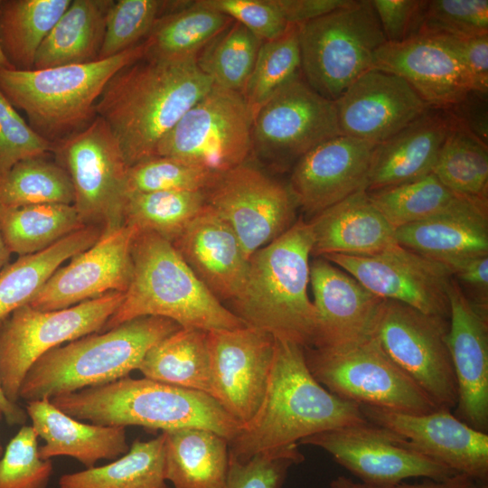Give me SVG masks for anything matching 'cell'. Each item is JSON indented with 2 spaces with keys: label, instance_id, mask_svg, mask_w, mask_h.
Listing matches in <instances>:
<instances>
[{
  "label": "cell",
  "instance_id": "34",
  "mask_svg": "<svg viewBox=\"0 0 488 488\" xmlns=\"http://www.w3.org/2000/svg\"><path fill=\"white\" fill-rule=\"evenodd\" d=\"M137 370L146 379L211 397L208 332L180 328L152 346Z\"/></svg>",
  "mask_w": 488,
  "mask_h": 488
},
{
  "label": "cell",
  "instance_id": "6",
  "mask_svg": "<svg viewBox=\"0 0 488 488\" xmlns=\"http://www.w3.org/2000/svg\"><path fill=\"white\" fill-rule=\"evenodd\" d=\"M180 328L168 318L141 316L57 346L31 366L19 398L51 399L125 378L152 346Z\"/></svg>",
  "mask_w": 488,
  "mask_h": 488
},
{
  "label": "cell",
  "instance_id": "22",
  "mask_svg": "<svg viewBox=\"0 0 488 488\" xmlns=\"http://www.w3.org/2000/svg\"><path fill=\"white\" fill-rule=\"evenodd\" d=\"M376 145L339 135L316 145L294 164L288 189L312 217L366 189Z\"/></svg>",
  "mask_w": 488,
  "mask_h": 488
},
{
  "label": "cell",
  "instance_id": "53",
  "mask_svg": "<svg viewBox=\"0 0 488 488\" xmlns=\"http://www.w3.org/2000/svg\"><path fill=\"white\" fill-rule=\"evenodd\" d=\"M433 37L455 54L470 77L473 89L488 93V33L467 38Z\"/></svg>",
  "mask_w": 488,
  "mask_h": 488
},
{
  "label": "cell",
  "instance_id": "54",
  "mask_svg": "<svg viewBox=\"0 0 488 488\" xmlns=\"http://www.w3.org/2000/svg\"><path fill=\"white\" fill-rule=\"evenodd\" d=\"M450 271L469 303L488 318V256L465 261Z\"/></svg>",
  "mask_w": 488,
  "mask_h": 488
},
{
  "label": "cell",
  "instance_id": "63",
  "mask_svg": "<svg viewBox=\"0 0 488 488\" xmlns=\"http://www.w3.org/2000/svg\"><path fill=\"white\" fill-rule=\"evenodd\" d=\"M482 488H488L487 482L482 483Z\"/></svg>",
  "mask_w": 488,
  "mask_h": 488
},
{
  "label": "cell",
  "instance_id": "28",
  "mask_svg": "<svg viewBox=\"0 0 488 488\" xmlns=\"http://www.w3.org/2000/svg\"><path fill=\"white\" fill-rule=\"evenodd\" d=\"M455 121L446 108L428 107L396 135L376 145L365 191L392 187L431 174Z\"/></svg>",
  "mask_w": 488,
  "mask_h": 488
},
{
  "label": "cell",
  "instance_id": "26",
  "mask_svg": "<svg viewBox=\"0 0 488 488\" xmlns=\"http://www.w3.org/2000/svg\"><path fill=\"white\" fill-rule=\"evenodd\" d=\"M373 69L401 77L432 108H449L474 90L457 58L433 36L386 42L375 52Z\"/></svg>",
  "mask_w": 488,
  "mask_h": 488
},
{
  "label": "cell",
  "instance_id": "57",
  "mask_svg": "<svg viewBox=\"0 0 488 488\" xmlns=\"http://www.w3.org/2000/svg\"><path fill=\"white\" fill-rule=\"evenodd\" d=\"M394 488H482V483L472 477L455 474L440 480L427 479L417 483H401Z\"/></svg>",
  "mask_w": 488,
  "mask_h": 488
},
{
  "label": "cell",
  "instance_id": "15",
  "mask_svg": "<svg viewBox=\"0 0 488 488\" xmlns=\"http://www.w3.org/2000/svg\"><path fill=\"white\" fill-rule=\"evenodd\" d=\"M204 192L249 258L296 222L297 205L288 186L247 163L217 174Z\"/></svg>",
  "mask_w": 488,
  "mask_h": 488
},
{
  "label": "cell",
  "instance_id": "49",
  "mask_svg": "<svg viewBox=\"0 0 488 488\" xmlns=\"http://www.w3.org/2000/svg\"><path fill=\"white\" fill-rule=\"evenodd\" d=\"M304 459L298 446L263 452L243 463L230 457L226 488H282L289 468Z\"/></svg>",
  "mask_w": 488,
  "mask_h": 488
},
{
  "label": "cell",
  "instance_id": "36",
  "mask_svg": "<svg viewBox=\"0 0 488 488\" xmlns=\"http://www.w3.org/2000/svg\"><path fill=\"white\" fill-rule=\"evenodd\" d=\"M232 20L201 0L179 1L162 15L144 40L145 54L159 57L197 56Z\"/></svg>",
  "mask_w": 488,
  "mask_h": 488
},
{
  "label": "cell",
  "instance_id": "37",
  "mask_svg": "<svg viewBox=\"0 0 488 488\" xmlns=\"http://www.w3.org/2000/svg\"><path fill=\"white\" fill-rule=\"evenodd\" d=\"M71 0H1L0 45L14 69H33L36 52Z\"/></svg>",
  "mask_w": 488,
  "mask_h": 488
},
{
  "label": "cell",
  "instance_id": "13",
  "mask_svg": "<svg viewBox=\"0 0 488 488\" xmlns=\"http://www.w3.org/2000/svg\"><path fill=\"white\" fill-rule=\"evenodd\" d=\"M53 153L70 178L83 224L100 227L102 234L123 226L128 165L106 122L97 116L55 144Z\"/></svg>",
  "mask_w": 488,
  "mask_h": 488
},
{
  "label": "cell",
  "instance_id": "24",
  "mask_svg": "<svg viewBox=\"0 0 488 488\" xmlns=\"http://www.w3.org/2000/svg\"><path fill=\"white\" fill-rule=\"evenodd\" d=\"M310 283L317 315L312 347L341 348L371 337L382 299L321 257L310 263Z\"/></svg>",
  "mask_w": 488,
  "mask_h": 488
},
{
  "label": "cell",
  "instance_id": "10",
  "mask_svg": "<svg viewBox=\"0 0 488 488\" xmlns=\"http://www.w3.org/2000/svg\"><path fill=\"white\" fill-rule=\"evenodd\" d=\"M123 299L124 293L109 292L68 308L49 311L27 304L4 319L0 326V379L6 397L17 403L23 378L42 355L101 332Z\"/></svg>",
  "mask_w": 488,
  "mask_h": 488
},
{
  "label": "cell",
  "instance_id": "60",
  "mask_svg": "<svg viewBox=\"0 0 488 488\" xmlns=\"http://www.w3.org/2000/svg\"><path fill=\"white\" fill-rule=\"evenodd\" d=\"M11 252L7 249L0 230V271L6 265Z\"/></svg>",
  "mask_w": 488,
  "mask_h": 488
},
{
  "label": "cell",
  "instance_id": "21",
  "mask_svg": "<svg viewBox=\"0 0 488 488\" xmlns=\"http://www.w3.org/2000/svg\"><path fill=\"white\" fill-rule=\"evenodd\" d=\"M342 135L379 145L419 117L428 106L401 77L370 70L334 100Z\"/></svg>",
  "mask_w": 488,
  "mask_h": 488
},
{
  "label": "cell",
  "instance_id": "43",
  "mask_svg": "<svg viewBox=\"0 0 488 488\" xmlns=\"http://www.w3.org/2000/svg\"><path fill=\"white\" fill-rule=\"evenodd\" d=\"M299 73L298 27L289 24L281 35L264 41L259 48L251 74L242 90L252 116Z\"/></svg>",
  "mask_w": 488,
  "mask_h": 488
},
{
  "label": "cell",
  "instance_id": "62",
  "mask_svg": "<svg viewBox=\"0 0 488 488\" xmlns=\"http://www.w3.org/2000/svg\"><path fill=\"white\" fill-rule=\"evenodd\" d=\"M2 418H3V416H2V414L0 412V422H1ZM4 450L5 449L3 448L1 441H0V459H1L2 455H3V454H4Z\"/></svg>",
  "mask_w": 488,
  "mask_h": 488
},
{
  "label": "cell",
  "instance_id": "50",
  "mask_svg": "<svg viewBox=\"0 0 488 488\" xmlns=\"http://www.w3.org/2000/svg\"><path fill=\"white\" fill-rule=\"evenodd\" d=\"M54 147L24 121L0 90V175L16 163L43 156Z\"/></svg>",
  "mask_w": 488,
  "mask_h": 488
},
{
  "label": "cell",
  "instance_id": "51",
  "mask_svg": "<svg viewBox=\"0 0 488 488\" xmlns=\"http://www.w3.org/2000/svg\"><path fill=\"white\" fill-rule=\"evenodd\" d=\"M201 1L241 23L263 42L281 35L289 25L275 0Z\"/></svg>",
  "mask_w": 488,
  "mask_h": 488
},
{
  "label": "cell",
  "instance_id": "2",
  "mask_svg": "<svg viewBox=\"0 0 488 488\" xmlns=\"http://www.w3.org/2000/svg\"><path fill=\"white\" fill-rule=\"evenodd\" d=\"M360 405L329 392L311 374L304 348L275 338L267 389L256 414L229 441V455H254L298 446L314 434L367 423Z\"/></svg>",
  "mask_w": 488,
  "mask_h": 488
},
{
  "label": "cell",
  "instance_id": "35",
  "mask_svg": "<svg viewBox=\"0 0 488 488\" xmlns=\"http://www.w3.org/2000/svg\"><path fill=\"white\" fill-rule=\"evenodd\" d=\"M59 488H170L164 475V435L136 439L128 451L110 463L65 474Z\"/></svg>",
  "mask_w": 488,
  "mask_h": 488
},
{
  "label": "cell",
  "instance_id": "39",
  "mask_svg": "<svg viewBox=\"0 0 488 488\" xmlns=\"http://www.w3.org/2000/svg\"><path fill=\"white\" fill-rule=\"evenodd\" d=\"M455 120L432 173L454 193L488 201V144Z\"/></svg>",
  "mask_w": 488,
  "mask_h": 488
},
{
  "label": "cell",
  "instance_id": "58",
  "mask_svg": "<svg viewBox=\"0 0 488 488\" xmlns=\"http://www.w3.org/2000/svg\"><path fill=\"white\" fill-rule=\"evenodd\" d=\"M2 322H0L1 326ZM0 412L3 418L10 426H23L25 425L28 415L18 403L11 401L5 395L0 379Z\"/></svg>",
  "mask_w": 488,
  "mask_h": 488
},
{
  "label": "cell",
  "instance_id": "59",
  "mask_svg": "<svg viewBox=\"0 0 488 488\" xmlns=\"http://www.w3.org/2000/svg\"><path fill=\"white\" fill-rule=\"evenodd\" d=\"M330 488H367L361 483H355L351 478L341 475L333 479Z\"/></svg>",
  "mask_w": 488,
  "mask_h": 488
},
{
  "label": "cell",
  "instance_id": "38",
  "mask_svg": "<svg viewBox=\"0 0 488 488\" xmlns=\"http://www.w3.org/2000/svg\"><path fill=\"white\" fill-rule=\"evenodd\" d=\"M72 204L0 207V230L9 251L26 256L42 251L83 228Z\"/></svg>",
  "mask_w": 488,
  "mask_h": 488
},
{
  "label": "cell",
  "instance_id": "4",
  "mask_svg": "<svg viewBox=\"0 0 488 488\" xmlns=\"http://www.w3.org/2000/svg\"><path fill=\"white\" fill-rule=\"evenodd\" d=\"M50 400L70 417L100 426H136L162 432L202 427L228 441L241 426L210 395L145 377L127 376Z\"/></svg>",
  "mask_w": 488,
  "mask_h": 488
},
{
  "label": "cell",
  "instance_id": "61",
  "mask_svg": "<svg viewBox=\"0 0 488 488\" xmlns=\"http://www.w3.org/2000/svg\"><path fill=\"white\" fill-rule=\"evenodd\" d=\"M0 3H1V0H0ZM0 67L8 68V69L13 68L11 64L9 63V61H7L6 57L5 56L3 50L1 48V45H0Z\"/></svg>",
  "mask_w": 488,
  "mask_h": 488
},
{
  "label": "cell",
  "instance_id": "52",
  "mask_svg": "<svg viewBox=\"0 0 488 488\" xmlns=\"http://www.w3.org/2000/svg\"><path fill=\"white\" fill-rule=\"evenodd\" d=\"M387 42H401L417 35L427 1L371 0Z\"/></svg>",
  "mask_w": 488,
  "mask_h": 488
},
{
  "label": "cell",
  "instance_id": "29",
  "mask_svg": "<svg viewBox=\"0 0 488 488\" xmlns=\"http://www.w3.org/2000/svg\"><path fill=\"white\" fill-rule=\"evenodd\" d=\"M308 223L314 257L371 256L396 243L395 230L374 206L365 190L318 212Z\"/></svg>",
  "mask_w": 488,
  "mask_h": 488
},
{
  "label": "cell",
  "instance_id": "7",
  "mask_svg": "<svg viewBox=\"0 0 488 488\" xmlns=\"http://www.w3.org/2000/svg\"><path fill=\"white\" fill-rule=\"evenodd\" d=\"M145 52L143 41L113 57L89 63L26 70L0 67V90L26 114L29 126L38 135L55 145L90 124L110 78Z\"/></svg>",
  "mask_w": 488,
  "mask_h": 488
},
{
  "label": "cell",
  "instance_id": "55",
  "mask_svg": "<svg viewBox=\"0 0 488 488\" xmlns=\"http://www.w3.org/2000/svg\"><path fill=\"white\" fill-rule=\"evenodd\" d=\"M446 109L460 124L488 144L487 93L471 90Z\"/></svg>",
  "mask_w": 488,
  "mask_h": 488
},
{
  "label": "cell",
  "instance_id": "31",
  "mask_svg": "<svg viewBox=\"0 0 488 488\" xmlns=\"http://www.w3.org/2000/svg\"><path fill=\"white\" fill-rule=\"evenodd\" d=\"M164 475L174 488H226L229 441L202 427L163 431Z\"/></svg>",
  "mask_w": 488,
  "mask_h": 488
},
{
  "label": "cell",
  "instance_id": "25",
  "mask_svg": "<svg viewBox=\"0 0 488 488\" xmlns=\"http://www.w3.org/2000/svg\"><path fill=\"white\" fill-rule=\"evenodd\" d=\"M171 243L224 306L238 296L249 258L232 228L208 204Z\"/></svg>",
  "mask_w": 488,
  "mask_h": 488
},
{
  "label": "cell",
  "instance_id": "30",
  "mask_svg": "<svg viewBox=\"0 0 488 488\" xmlns=\"http://www.w3.org/2000/svg\"><path fill=\"white\" fill-rule=\"evenodd\" d=\"M25 411L44 441L39 447L42 459L69 456L90 468L100 460L113 461L129 449L126 427L85 423L61 411L48 399L27 401Z\"/></svg>",
  "mask_w": 488,
  "mask_h": 488
},
{
  "label": "cell",
  "instance_id": "47",
  "mask_svg": "<svg viewBox=\"0 0 488 488\" xmlns=\"http://www.w3.org/2000/svg\"><path fill=\"white\" fill-rule=\"evenodd\" d=\"M38 435L23 425L0 459V488H47L53 472L51 459L39 453Z\"/></svg>",
  "mask_w": 488,
  "mask_h": 488
},
{
  "label": "cell",
  "instance_id": "5",
  "mask_svg": "<svg viewBox=\"0 0 488 488\" xmlns=\"http://www.w3.org/2000/svg\"><path fill=\"white\" fill-rule=\"evenodd\" d=\"M131 255L129 286L101 332L141 316L164 317L182 328L206 332L246 326L212 296L167 239L138 230Z\"/></svg>",
  "mask_w": 488,
  "mask_h": 488
},
{
  "label": "cell",
  "instance_id": "8",
  "mask_svg": "<svg viewBox=\"0 0 488 488\" xmlns=\"http://www.w3.org/2000/svg\"><path fill=\"white\" fill-rule=\"evenodd\" d=\"M297 27L302 76L333 101L373 69L375 52L387 42L371 0H351Z\"/></svg>",
  "mask_w": 488,
  "mask_h": 488
},
{
  "label": "cell",
  "instance_id": "11",
  "mask_svg": "<svg viewBox=\"0 0 488 488\" xmlns=\"http://www.w3.org/2000/svg\"><path fill=\"white\" fill-rule=\"evenodd\" d=\"M449 319L382 300L371 336L439 409L457 403V383L447 346Z\"/></svg>",
  "mask_w": 488,
  "mask_h": 488
},
{
  "label": "cell",
  "instance_id": "14",
  "mask_svg": "<svg viewBox=\"0 0 488 488\" xmlns=\"http://www.w3.org/2000/svg\"><path fill=\"white\" fill-rule=\"evenodd\" d=\"M339 135L334 101L314 90L299 73L253 116L252 155L283 167Z\"/></svg>",
  "mask_w": 488,
  "mask_h": 488
},
{
  "label": "cell",
  "instance_id": "17",
  "mask_svg": "<svg viewBox=\"0 0 488 488\" xmlns=\"http://www.w3.org/2000/svg\"><path fill=\"white\" fill-rule=\"evenodd\" d=\"M344 270L382 300L449 319L450 269L397 242L371 256L321 257Z\"/></svg>",
  "mask_w": 488,
  "mask_h": 488
},
{
  "label": "cell",
  "instance_id": "41",
  "mask_svg": "<svg viewBox=\"0 0 488 488\" xmlns=\"http://www.w3.org/2000/svg\"><path fill=\"white\" fill-rule=\"evenodd\" d=\"M73 187L68 173L59 164L43 156L22 160L0 175V207L73 205Z\"/></svg>",
  "mask_w": 488,
  "mask_h": 488
},
{
  "label": "cell",
  "instance_id": "20",
  "mask_svg": "<svg viewBox=\"0 0 488 488\" xmlns=\"http://www.w3.org/2000/svg\"><path fill=\"white\" fill-rule=\"evenodd\" d=\"M137 231L123 225L102 234L68 265L57 268L29 305L43 311L59 310L109 292L125 293L132 277L131 249Z\"/></svg>",
  "mask_w": 488,
  "mask_h": 488
},
{
  "label": "cell",
  "instance_id": "48",
  "mask_svg": "<svg viewBox=\"0 0 488 488\" xmlns=\"http://www.w3.org/2000/svg\"><path fill=\"white\" fill-rule=\"evenodd\" d=\"M488 33L487 0L427 1L417 36L467 38Z\"/></svg>",
  "mask_w": 488,
  "mask_h": 488
},
{
  "label": "cell",
  "instance_id": "40",
  "mask_svg": "<svg viewBox=\"0 0 488 488\" xmlns=\"http://www.w3.org/2000/svg\"><path fill=\"white\" fill-rule=\"evenodd\" d=\"M206 204L204 191L127 193L124 225L155 232L172 242Z\"/></svg>",
  "mask_w": 488,
  "mask_h": 488
},
{
  "label": "cell",
  "instance_id": "44",
  "mask_svg": "<svg viewBox=\"0 0 488 488\" xmlns=\"http://www.w3.org/2000/svg\"><path fill=\"white\" fill-rule=\"evenodd\" d=\"M368 194L394 230L437 214L457 197L433 173Z\"/></svg>",
  "mask_w": 488,
  "mask_h": 488
},
{
  "label": "cell",
  "instance_id": "33",
  "mask_svg": "<svg viewBox=\"0 0 488 488\" xmlns=\"http://www.w3.org/2000/svg\"><path fill=\"white\" fill-rule=\"evenodd\" d=\"M103 233L86 225L34 254L21 256L0 271V322L29 304L61 264L95 244Z\"/></svg>",
  "mask_w": 488,
  "mask_h": 488
},
{
  "label": "cell",
  "instance_id": "1",
  "mask_svg": "<svg viewBox=\"0 0 488 488\" xmlns=\"http://www.w3.org/2000/svg\"><path fill=\"white\" fill-rule=\"evenodd\" d=\"M213 86L197 56L145 54L115 73L96 104L128 167L155 156L160 140Z\"/></svg>",
  "mask_w": 488,
  "mask_h": 488
},
{
  "label": "cell",
  "instance_id": "18",
  "mask_svg": "<svg viewBox=\"0 0 488 488\" xmlns=\"http://www.w3.org/2000/svg\"><path fill=\"white\" fill-rule=\"evenodd\" d=\"M211 397L241 425L263 400L273 362L275 337L244 326L208 332Z\"/></svg>",
  "mask_w": 488,
  "mask_h": 488
},
{
  "label": "cell",
  "instance_id": "23",
  "mask_svg": "<svg viewBox=\"0 0 488 488\" xmlns=\"http://www.w3.org/2000/svg\"><path fill=\"white\" fill-rule=\"evenodd\" d=\"M447 346L457 383L454 415L488 432V318L469 303L455 280L449 286Z\"/></svg>",
  "mask_w": 488,
  "mask_h": 488
},
{
  "label": "cell",
  "instance_id": "56",
  "mask_svg": "<svg viewBox=\"0 0 488 488\" xmlns=\"http://www.w3.org/2000/svg\"><path fill=\"white\" fill-rule=\"evenodd\" d=\"M351 0H275L289 24L299 25L347 5Z\"/></svg>",
  "mask_w": 488,
  "mask_h": 488
},
{
  "label": "cell",
  "instance_id": "19",
  "mask_svg": "<svg viewBox=\"0 0 488 488\" xmlns=\"http://www.w3.org/2000/svg\"><path fill=\"white\" fill-rule=\"evenodd\" d=\"M366 419L405 438V445L456 474L488 480V434L457 418L451 410L408 414L360 406Z\"/></svg>",
  "mask_w": 488,
  "mask_h": 488
},
{
  "label": "cell",
  "instance_id": "27",
  "mask_svg": "<svg viewBox=\"0 0 488 488\" xmlns=\"http://www.w3.org/2000/svg\"><path fill=\"white\" fill-rule=\"evenodd\" d=\"M488 201L457 195L442 211L399 227L398 244L449 269L488 256Z\"/></svg>",
  "mask_w": 488,
  "mask_h": 488
},
{
  "label": "cell",
  "instance_id": "9",
  "mask_svg": "<svg viewBox=\"0 0 488 488\" xmlns=\"http://www.w3.org/2000/svg\"><path fill=\"white\" fill-rule=\"evenodd\" d=\"M304 354L313 377L340 399L408 414L439 409L371 336L341 348L306 347Z\"/></svg>",
  "mask_w": 488,
  "mask_h": 488
},
{
  "label": "cell",
  "instance_id": "16",
  "mask_svg": "<svg viewBox=\"0 0 488 488\" xmlns=\"http://www.w3.org/2000/svg\"><path fill=\"white\" fill-rule=\"evenodd\" d=\"M405 438L371 422L304 438L326 451L367 488H394L414 477L440 480L456 473L408 448Z\"/></svg>",
  "mask_w": 488,
  "mask_h": 488
},
{
  "label": "cell",
  "instance_id": "32",
  "mask_svg": "<svg viewBox=\"0 0 488 488\" xmlns=\"http://www.w3.org/2000/svg\"><path fill=\"white\" fill-rule=\"evenodd\" d=\"M113 0H71L40 45L33 69L99 61Z\"/></svg>",
  "mask_w": 488,
  "mask_h": 488
},
{
  "label": "cell",
  "instance_id": "42",
  "mask_svg": "<svg viewBox=\"0 0 488 488\" xmlns=\"http://www.w3.org/2000/svg\"><path fill=\"white\" fill-rule=\"evenodd\" d=\"M263 41L233 21L197 55V64L214 85L242 93Z\"/></svg>",
  "mask_w": 488,
  "mask_h": 488
},
{
  "label": "cell",
  "instance_id": "46",
  "mask_svg": "<svg viewBox=\"0 0 488 488\" xmlns=\"http://www.w3.org/2000/svg\"><path fill=\"white\" fill-rule=\"evenodd\" d=\"M216 175L182 160L156 155L128 167L127 191H205Z\"/></svg>",
  "mask_w": 488,
  "mask_h": 488
},
{
  "label": "cell",
  "instance_id": "12",
  "mask_svg": "<svg viewBox=\"0 0 488 488\" xmlns=\"http://www.w3.org/2000/svg\"><path fill=\"white\" fill-rule=\"evenodd\" d=\"M253 116L241 92L213 84L166 133L155 156L182 160L218 174L252 155Z\"/></svg>",
  "mask_w": 488,
  "mask_h": 488
},
{
  "label": "cell",
  "instance_id": "3",
  "mask_svg": "<svg viewBox=\"0 0 488 488\" xmlns=\"http://www.w3.org/2000/svg\"><path fill=\"white\" fill-rule=\"evenodd\" d=\"M312 247L308 221H296L249 258L245 282L225 307L248 327L312 347L317 324L307 292Z\"/></svg>",
  "mask_w": 488,
  "mask_h": 488
},
{
  "label": "cell",
  "instance_id": "45",
  "mask_svg": "<svg viewBox=\"0 0 488 488\" xmlns=\"http://www.w3.org/2000/svg\"><path fill=\"white\" fill-rule=\"evenodd\" d=\"M174 1H113L106 18L105 34L99 60L113 57L143 42Z\"/></svg>",
  "mask_w": 488,
  "mask_h": 488
}]
</instances>
